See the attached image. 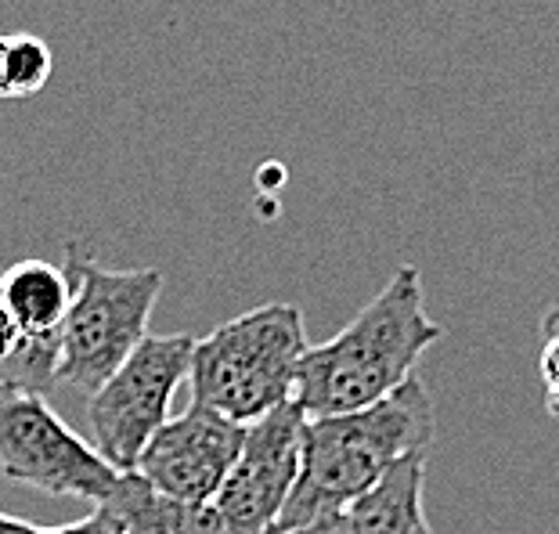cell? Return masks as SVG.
Masks as SVG:
<instances>
[{
  "instance_id": "obj_1",
  "label": "cell",
  "mask_w": 559,
  "mask_h": 534,
  "mask_svg": "<svg viewBox=\"0 0 559 534\" xmlns=\"http://www.w3.org/2000/svg\"><path fill=\"white\" fill-rule=\"evenodd\" d=\"M423 300V275L404 264L358 318L332 340L307 347L293 383V405L304 419L368 408L408 383L423 354L444 336Z\"/></svg>"
},
{
  "instance_id": "obj_2",
  "label": "cell",
  "mask_w": 559,
  "mask_h": 534,
  "mask_svg": "<svg viewBox=\"0 0 559 534\" xmlns=\"http://www.w3.org/2000/svg\"><path fill=\"white\" fill-rule=\"evenodd\" d=\"M433 437V397L415 376L368 408L304 419L300 477L282 509L275 534H293L321 517H340L372 491L401 459L426 455Z\"/></svg>"
},
{
  "instance_id": "obj_3",
  "label": "cell",
  "mask_w": 559,
  "mask_h": 534,
  "mask_svg": "<svg viewBox=\"0 0 559 534\" xmlns=\"http://www.w3.org/2000/svg\"><path fill=\"white\" fill-rule=\"evenodd\" d=\"M307 351L304 311L296 304H264L210 336L192 340L188 390L192 405L249 426L293 401L296 365Z\"/></svg>"
},
{
  "instance_id": "obj_4",
  "label": "cell",
  "mask_w": 559,
  "mask_h": 534,
  "mask_svg": "<svg viewBox=\"0 0 559 534\" xmlns=\"http://www.w3.org/2000/svg\"><path fill=\"white\" fill-rule=\"evenodd\" d=\"M69 311L55 336L51 383L94 394L120 361L148 336L152 307L163 293V271H109L94 264L80 242H66Z\"/></svg>"
},
{
  "instance_id": "obj_5",
  "label": "cell",
  "mask_w": 559,
  "mask_h": 534,
  "mask_svg": "<svg viewBox=\"0 0 559 534\" xmlns=\"http://www.w3.org/2000/svg\"><path fill=\"white\" fill-rule=\"evenodd\" d=\"M0 473L44 495L102 506L120 473L69 430L37 387L0 376Z\"/></svg>"
},
{
  "instance_id": "obj_6",
  "label": "cell",
  "mask_w": 559,
  "mask_h": 534,
  "mask_svg": "<svg viewBox=\"0 0 559 534\" xmlns=\"http://www.w3.org/2000/svg\"><path fill=\"white\" fill-rule=\"evenodd\" d=\"M192 336H148L127 354L105 383L91 394V434L116 473H134L152 434L170 419L177 387L188 379Z\"/></svg>"
},
{
  "instance_id": "obj_7",
  "label": "cell",
  "mask_w": 559,
  "mask_h": 534,
  "mask_svg": "<svg viewBox=\"0 0 559 534\" xmlns=\"http://www.w3.org/2000/svg\"><path fill=\"white\" fill-rule=\"evenodd\" d=\"M300 459L304 412L293 401L249 423L239 455L210 502L221 524L231 534H275L282 509L300 477Z\"/></svg>"
},
{
  "instance_id": "obj_8",
  "label": "cell",
  "mask_w": 559,
  "mask_h": 534,
  "mask_svg": "<svg viewBox=\"0 0 559 534\" xmlns=\"http://www.w3.org/2000/svg\"><path fill=\"white\" fill-rule=\"evenodd\" d=\"M246 426L192 405L170 415L141 452L134 473L152 491L188 506H210L242 448Z\"/></svg>"
},
{
  "instance_id": "obj_9",
  "label": "cell",
  "mask_w": 559,
  "mask_h": 534,
  "mask_svg": "<svg viewBox=\"0 0 559 534\" xmlns=\"http://www.w3.org/2000/svg\"><path fill=\"white\" fill-rule=\"evenodd\" d=\"M0 304L15 318L26 347L15 358L22 376L33 383H51L55 336L69 311V278L47 260H19L0 271ZM19 379V383H26Z\"/></svg>"
},
{
  "instance_id": "obj_10",
  "label": "cell",
  "mask_w": 559,
  "mask_h": 534,
  "mask_svg": "<svg viewBox=\"0 0 559 534\" xmlns=\"http://www.w3.org/2000/svg\"><path fill=\"white\" fill-rule=\"evenodd\" d=\"M423 488L426 455L401 459L372 491L343 509V534H433Z\"/></svg>"
},
{
  "instance_id": "obj_11",
  "label": "cell",
  "mask_w": 559,
  "mask_h": 534,
  "mask_svg": "<svg viewBox=\"0 0 559 534\" xmlns=\"http://www.w3.org/2000/svg\"><path fill=\"white\" fill-rule=\"evenodd\" d=\"M127 534H231L213 506H188L152 491L138 473H120L116 488L102 502Z\"/></svg>"
},
{
  "instance_id": "obj_12",
  "label": "cell",
  "mask_w": 559,
  "mask_h": 534,
  "mask_svg": "<svg viewBox=\"0 0 559 534\" xmlns=\"http://www.w3.org/2000/svg\"><path fill=\"white\" fill-rule=\"evenodd\" d=\"M55 69L51 47L33 33L4 37V98H33L47 87Z\"/></svg>"
},
{
  "instance_id": "obj_13",
  "label": "cell",
  "mask_w": 559,
  "mask_h": 534,
  "mask_svg": "<svg viewBox=\"0 0 559 534\" xmlns=\"http://www.w3.org/2000/svg\"><path fill=\"white\" fill-rule=\"evenodd\" d=\"M556 358H559V332H556V311L545 315L542 322V379H545V405L556 415V390H559V376H556Z\"/></svg>"
},
{
  "instance_id": "obj_14",
  "label": "cell",
  "mask_w": 559,
  "mask_h": 534,
  "mask_svg": "<svg viewBox=\"0 0 559 534\" xmlns=\"http://www.w3.org/2000/svg\"><path fill=\"white\" fill-rule=\"evenodd\" d=\"M40 534H127V531L109 509L94 506V513H87L83 520H73V524H62V527H40Z\"/></svg>"
},
{
  "instance_id": "obj_15",
  "label": "cell",
  "mask_w": 559,
  "mask_h": 534,
  "mask_svg": "<svg viewBox=\"0 0 559 534\" xmlns=\"http://www.w3.org/2000/svg\"><path fill=\"white\" fill-rule=\"evenodd\" d=\"M22 347H26V340H22V332L15 325V318L8 315V307L0 304V361H15Z\"/></svg>"
},
{
  "instance_id": "obj_16",
  "label": "cell",
  "mask_w": 559,
  "mask_h": 534,
  "mask_svg": "<svg viewBox=\"0 0 559 534\" xmlns=\"http://www.w3.org/2000/svg\"><path fill=\"white\" fill-rule=\"evenodd\" d=\"M293 534H343V513L340 517H321V520H314V524H307Z\"/></svg>"
},
{
  "instance_id": "obj_17",
  "label": "cell",
  "mask_w": 559,
  "mask_h": 534,
  "mask_svg": "<svg viewBox=\"0 0 559 534\" xmlns=\"http://www.w3.org/2000/svg\"><path fill=\"white\" fill-rule=\"evenodd\" d=\"M0 534H40V527L26 524V520H19V517L0 513Z\"/></svg>"
},
{
  "instance_id": "obj_18",
  "label": "cell",
  "mask_w": 559,
  "mask_h": 534,
  "mask_svg": "<svg viewBox=\"0 0 559 534\" xmlns=\"http://www.w3.org/2000/svg\"><path fill=\"white\" fill-rule=\"evenodd\" d=\"M0 98H4V37H0Z\"/></svg>"
}]
</instances>
